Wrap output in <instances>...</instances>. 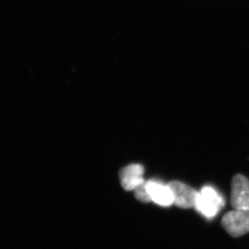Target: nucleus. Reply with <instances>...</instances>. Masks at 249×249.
<instances>
[{
  "label": "nucleus",
  "instance_id": "1",
  "mask_svg": "<svg viewBox=\"0 0 249 249\" xmlns=\"http://www.w3.org/2000/svg\"><path fill=\"white\" fill-rule=\"evenodd\" d=\"M224 199L213 187L205 186L199 192L195 209L207 218L217 215L224 206Z\"/></svg>",
  "mask_w": 249,
  "mask_h": 249
},
{
  "label": "nucleus",
  "instance_id": "2",
  "mask_svg": "<svg viewBox=\"0 0 249 249\" xmlns=\"http://www.w3.org/2000/svg\"><path fill=\"white\" fill-rule=\"evenodd\" d=\"M221 224L232 237H240L249 232V211L234 210L226 213Z\"/></svg>",
  "mask_w": 249,
  "mask_h": 249
},
{
  "label": "nucleus",
  "instance_id": "3",
  "mask_svg": "<svg viewBox=\"0 0 249 249\" xmlns=\"http://www.w3.org/2000/svg\"><path fill=\"white\" fill-rule=\"evenodd\" d=\"M231 204L234 210L249 211V180L242 174H237L231 180Z\"/></svg>",
  "mask_w": 249,
  "mask_h": 249
},
{
  "label": "nucleus",
  "instance_id": "4",
  "mask_svg": "<svg viewBox=\"0 0 249 249\" xmlns=\"http://www.w3.org/2000/svg\"><path fill=\"white\" fill-rule=\"evenodd\" d=\"M168 185L173 194L174 205L181 209L195 208L198 192L178 180H173Z\"/></svg>",
  "mask_w": 249,
  "mask_h": 249
},
{
  "label": "nucleus",
  "instance_id": "5",
  "mask_svg": "<svg viewBox=\"0 0 249 249\" xmlns=\"http://www.w3.org/2000/svg\"><path fill=\"white\" fill-rule=\"evenodd\" d=\"M144 168L139 163H132L125 166L119 172L121 185L125 191H134L139 185L143 184Z\"/></svg>",
  "mask_w": 249,
  "mask_h": 249
},
{
  "label": "nucleus",
  "instance_id": "6",
  "mask_svg": "<svg viewBox=\"0 0 249 249\" xmlns=\"http://www.w3.org/2000/svg\"><path fill=\"white\" fill-rule=\"evenodd\" d=\"M146 186L151 201L161 206H170L173 204V196L168 185L157 180L146 181Z\"/></svg>",
  "mask_w": 249,
  "mask_h": 249
},
{
  "label": "nucleus",
  "instance_id": "7",
  "mask_svg": "<svg viewBox=\"0 0 249 249\" xmlns=\"http://www.w3.org/2000/svg\"><path fill=\"white\" fill-rule=\"evenodd\" d=\"M134 196L136 197L137 200L143 203H148L150 201H151V197L149 195L148 191L146 189V181L142 184L141 185H139L138 188L134 189Z\"/></svg>",
  "mask_w": 249,
  "mask_h": 249
}]
</instances>
